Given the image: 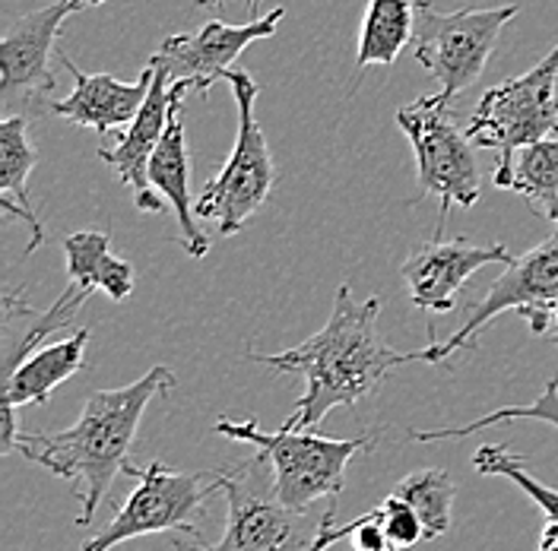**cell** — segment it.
I'll list each match as a JSON object with an SVG mask.
<instances>
[{
    "label": "cell",
    "instance_id": "277c9868",
    "mask_svg": "<svg viewBox=\"0 0 558 551\" xmlns=\"http://www.w3.org/2000/svg\"><path fill=\"white\" fill-rule=\"evenodd\" d=\"M216 431L235 444H251L267 456L279 498L292 511H312V504L320 498L343 491L349 463L378 444V434L372 431L362 438H324L286 425H279V431H264L254 418H219Z\"/></svg>",
    "mask_w": 558,
    "mask_h": 551
},
{
    "label": "cell",
    "instance_id": "f546056e",
    "mask_svg": "<svg viewBox=\"0 0 558 551\" xmlns=\"http://www.w3.org/2000/svg\"><path fill=\"white\" fill-rule=\"evenodd\" d=\"M553 323H556V327H558V305H556V308H553ZM556 343H558V340H556Z\"/></svg>",
    "mask_w": 558,
    "mask_h": 551
},
{
    "label": "cell",
    "instance_id": "8fae6325",
    "mask_svg": "<svg viewBox=\"0 0 558 551\" xmlns=\"http://www.w3.org/2000/svg\"><path fill=\"white\" fill-rule=\"evenodd\" d=\"M105 0H58L51 7L20 16L0 38V96L7 105H20V114L33 118L51 108L54 73L48 68L54 38L64 20L99 7Z\"/></svg>",
    "mask_w": 558,
    "mask_h": 551
},
{
    "label": "cell",
    "instance_id": "5bb4252c",
    "mask_svg": "<svg viewBox=\"0 0 558 551\" xmlns=\"http://www.w3.org/2000/svg\"><path fill=\"white\" fill-rule=\"evenodd\" d=\"M505 244H473L470 238L453 242H425L416 247L407 264L403 279L410 285V298L418 310L448 314L457 305V292L473 273L488 264H511Z\"/></svg>",
    "mask_w": 558,
    "mask_h": 551
},
{
    "label": "cell",
    "instance_id": "ffe728a7",
    "mask_svg": "<svg viewBox=\"0 0 558 551\" xmlns=\"http://www.w3.org/2000/svg\"><path fill=\"white\" fill-rule=\"evenodd\" d=\"M64 257H68V279L93 289L111 302H124L134 292V267L111 254V244L105 232H76L64 238Z\"/></svg>",
    "mask_w": 558,
    "mask_h": 551
},
{
    "label": "cell",
    "instance_id": "44dd1931",
    "mask_svg": "<svg viewBox=\"0 0 558 551\" xmlns=\"http://www.w3.org/2000/svg\"><path fill=\"white\" fill-rule=\"evenodd\" d=\"M416 23V3L410 0H368L362 33H359V54L355 70L372 68V64H397L400 51L413 38Z\"/></svg>",
    "mask_w": 558,
    "mask_h": 551
},
{
    "label": "cell",
    "instance_id": "e0dca14e",
    "mask_svg": "<svg viewBox=\"0 0 558 551\" xmlns=\"http://www.w3.org/2000/svg\"><path fill=\"white\" fill-rule=\"evenodd\" d=\"M38 152L29 137V118L13 114L0 124V207L7 219H23L29 225L33 242L26 244V254H35L45 242L41 219L29 204V174H33Z\"/></svg>",
    "mask_w": 558,
    "mask_h": 551
},
{
    "label": "cell",
    "instance_id": "4fadbf2b",
    "mask_svg": "<svg viewBox=\"0 0 558 551\" xmlns=\"http://www.w3.org/2000/svg\"><path fill=\"white\" fill-rule=\"evenodd\" d=\"M156 70V79L149 86V96L140 108V114L131 121V127L124 131V137L114 149H99V159L118 172L124 187H131L134 207L140 212L156 216V212H166V197H159V191L149 181V162H153V152L162 143V134L169 127L172 108L184 102V96L194 89H191V83H172L166 70Z\"/></svg>",
    "mask_w": 558,
    "mask_h": 551
},
{
    "label": "cell",
    "instance_id": "603a6c76",
    "mask_svg": "<svg viewBox=\"0 0 558 551\" xmlns=\"http://www.w3.org/2000/svg\"><path fill=\"white\" fill-rule=\"evenodd\" d=\"M518 418H530V421H546L558 428V375L546 390L533 400V403H523V406H505V409H495V413L480 415L476 421L470 425H448V428H413L410 438L418 444H432V441H460V438H470L476 431H483L488 425H498V421H518Z\"/></svg>",
    "mask_w": 558,
    "mask_h": 551
},
{
    "label": "cell",
    "instance_id": "3957f363",
    "mask_svg": "<svg viewBox=\"0 0 558 551\" xmlns=\"http://www.w3.org/2000/svg\"><path fill=\"white\" fill-rule=\"evenodd\" d=\"M216 479L229 504L222 539L207 546L201 539L172 536L174 551H312L327 511L314 519L308 511L282 504L264 453L216 469Z\"/></svg>",
    "mask_w": 558,
    "mask_h": 551
},
{
    "label": "cell",
    "instance_id": "52a82bcc",
    "mask_svg": "<svg viewBox=\"0 0 558 551\" xmlns=\"http://www.w3.org/2000/svg\"><path fill=\"white\" fill-rule=\"evenodd\" d=\"M226 83H229L235 108H239V137H235V149L226 159L222 172L207 181L197 197V216L216 222L219 238L239 235L244 222L264 207V200L270 197V191L277 184V166H274L267 137L254 114L260 86L244 70H229Z\"/></svg>",
    "mask_w": 558,
    "mask_h": 551
},
{
    "label": "cell",
    "instance_id": "9c48e42d",
    "mask_svg": "<svg viewBox=\"0 0 558 551\" xmlns=\"http://www.w3.org/2000/svg\"><path fill=\"white\" fill-rule=\"evenodd\" d=\"M558 305V232L543 242L539 247L526 250L523 257H514L511 264H505V273L498 276L488 292L470 308L463 327L453 333L451 340L425 348V365H445L457 352L476 348L473 336L486 327L488 320H495L498 314H521L530 323V330L536 336L549 333L553 327V308Z\"/></svg>",
    "mask_w": 558,
    "mask_h": 551
},
{
    "label": "cell",
    "instance_id": "cb8c5ba5",
    "mask_svg": "<svg viewBox=\"0 0 558 551\" xmlns=\"http://www.w3.org/2000/svg\"><path fill=\"white\" fill-rule=\"evenodd\" d=\"M473 469L480 476H501V479L514 482L533 504H539V511L549 517V523L558 526V488L533 479L514 450H508L505 444H483L473 453Z\"/></svg>",
    "mask_w": 558,
    "mask_h": 551
},
{
    "label": "cell",
    "instance_id": "d4e9b609",
    "mask_svg": "<svg viewBox=\"0 0 558 551\" xmlns=\"http://www.w3.org/2000/svg\"><path fill=\"white\" fill-rule=\"evenodd\" d=\"M378 511V519H381L384 532H387V539L393 542V549H413L418 546L422 539H425V526H422V519L418 514L400 498V494H387L381 504L375 507Z\"/></svg>",
    "mask_w": 558,
    "mask_h": 551
},
{
    "label": "cell",
    "instance_id": "9a60e30c",
    "mask_svg": "<svg viewBox=\"0 0 558 551\" xmlns=\"http://www.w3.org/2000/svg\"><path fill=\"white\" fill-rule=\"evenodd\" d=\"M58 61L73 76V93L61 102H51V114L64 118L70 124L89 127L99 137H108L114 127H131V121L140 114V108L149 96V86L156 79L153 64L140 73L134 83H121L108 73H86L70 61L68 51H58Z\"/></svg>",
    "mask_w": 558,
    "mask_h": 551
},
{
    "label": "cell",
    "instance_id": "d6986e66",
    "mask_svg": "<svg viewBox=\"0 0 558 551\" xmlns=\"http://www.w3.org/2000/svg\"><path fill=\"white\" fill-rule=\"evenodd\" d=\"M495 187L521 194L558 232V137L536 139L521 146L508 162H498Z\"/></svg>",
    "mask_w": 558,
    "mask_h": 551
},
{
    "label": "cell",
    "instance_id": "5b68a950",
    "mask_svg": "<svg viewBox=\"0 0 558 551\" xmlns=\"http://www.w3.org/2000/svg\"><path fill=\"white\" fill-rule=\"evenodd\" d=\"M124 476L137 479V488L118 507V514L105 523L99 536H93L83 551H111L140 536H184L201 539L197 514L209 504L213 494H222L216 469L204 473H178L166 463L153 460L149 466H124Z\"/></svg>",
    "mask_w": 558,
    "mask_h": 551
},
{
    "label": "cell",
    "instance_id": "7a4b0ae2",
    "mask_svg": "<svg viewBox=\"0 0 558 551\" xmlns=\"http://www.w3.org/2000/svg\"><path fill=\"white\" fill-rule=\"evenodd\" d=\"M174 387L178 378L172 368L153 365L143 378L128 387L93 393L68 431H20L13 450H20L29 463L48 469L58 479L83 482V511L76 523L89 526L96 511L102 507L105 494L111 491L114 476H121L131 463L128 456L137 441L146 406L156 396H169Z\"/></svg>",
    "mask_w": 558,
    "mask_h": 551
},
{
    "label": "cell",
    "instance_id": "ac0fdd59",
    "mask_svg": "<svg viewBox=\"0 0 558 551\" xmlns=\"http://www.w3.org/2000/svg\"><path fill=\"white\" fill-rule=\"evenodd\" d=\"M89 330H76L70 340L35 348L26 362L3 380V409L45 403L64 380H70L86 362Z\"/></svg>",
    "mask_w": 558,
    "mask_h": 551
},
{
    "label": "cell",
    "instance_id": "4316f807",
    "mask_svg": "<svg viewBox=\"0 0 558 551\" xmlns=\"http://www.w3.org/2000/svg\"><path fill=\"white\" fill-rule=\"evenodd\" d=\"M333 517H337V504H330V511L324 514V526H320V532H317V542L312 546V551L333 549V542L349 539L352 529H355V523H359V519H352V523H333Z\"/></svg>",
    "mask_w": 558,
    "mask_h": 551
},
{
    "label": "cell",
    "instance_id": "8992f818",
    "mask_svg": "<svg viewBox=\"0 0 558 551\" xmlns=\"http://www.w3.org/2000/svg\"><path fill=\"white\" fill-rule=\"evenodd\" d=\"M518 3L501 7H463L438 13L432 0H416V61L441 86L435 96L451 105L463 96L486 70L488 58L501 38V29L518 16Z\"/></svg>",
    "mask_w": 558,
    "mask_h": 551
},
{
    "label": "cell",
    "instance_id": "7c38bea8",
    "mask_svg": "<svg viewBox=\"0 0 558 551\" xmlns=\"http://www.w3.org/2000/svg\"><path fill=\"white\" fill-rule=\"evenodd\" d=\"M286 10L277 7L260 20H251L244 26H229L222 20H209L197 33L169 35L149 64L169 73L172 83H191L194 93H207L216 79H226L232 64L251 48L254 41L274 38L277 26L282 23Z\"/></svg>",
    "mask_w": 558,
    "mask_h": 551
},
{
    "label": "cell",
    "instance_id": "ba28073f",
    "mask_svg": "<svg viewBox=\"0 0 558 551\" xmlns=\"http://www.w3.org/2000/svg\"><path fill=\"white\" fill-rule=\"evenodd\" d=\"M397 124L413 143L416 152L418 191L425 197H438V235L457 207H473L483 194L480 166L473 152V139L460 131L448 114V102L438 96H422L416 102L397 108Z\"/></svg>",
    "mask_w": 558,
    "mask_h": 551
},
{
    "label": "cell",
    "instance_id": "83f0119b",
    "mask_svg": "<svg viewBox=\"0 0 558 551\" xmlns=\"http://www.w3.org/2000/svg\"><path fill=\"white\" fill-rule=\"evenodd\" d=\"M536 551H558V526L556 523H549L543 532H539V546Z\"/></svg>",
    "mask_w": 558,
    "mask_h": 551
},
{
    "label": "cell",
    "instance_id": "2e32d148",
    "mask_svg": "<svg viewBox=\"0 0 558 551\" xmlns=\"http://www.w3.org/2000/svg\"><path fill=\"white\" fill-rule=\"evenodd\" d=\"M181 105L172 108L169 127L162 134V143L153 152L149 162V181L159 191V197H166V204L172 207L174 222H178V238L181 247L191 257H207L209 235L201 229V216H197V200H191V159H187V143H184V114Z\"/></svg>",
    "mask_w": 558,
    "mask_h": 551
},
{
    "label": "cell",
    "instance_id": "f1b7e54d",
    "mask_svg": "<svg viewBox=\"0 0 558 551\" xmlns=\"http://www.w3.org/2000/svg\"><path fill=\"white\" fill-rule=\"evenodd\" d=\"M219 3H222V0H197V7H204V10H213V7H219ZM257 3H260V0H247L251 10H254Z\"/></svg>",
    "mask_w": 558,
    "mask_h": 551
},
{
    "label": "cell",
    "instance_id": "30bf717a",
    "mask_svg": "<svg viewBox=\"0 0 558 551\" xmlns=\"http://www.w3.org/2000/svg\"><path fill=\"white\" fill-rule=\"evenodd\" d=\"M558 45L533 68L492 86L476 102L466 134L476 146L495 149L508 162L521 146L558 137Z\"/></svg>",
    "mask_w": 558,
    "mask_h": 551
},
{
    "label": "cell",
    "instance_id": "6da1fadb",
    "mask_svg": "<svg viewBox=\"0 0 558 551\" xmlns=\"http://www.w3.org/2000/svg\"><path fill=\"white\" fill-rule=\"evenodd\" d=\"M378 317H381V298L355 302L343 282L337 289L327 323L305 343L274 355L254 348L247 352V358L257 365H267L282 375H299L305 380V393L299 396L292 415L282 421L286 428L314 431L324 421V415L340 406H355L359 400L372 396L390 371L410 362H425V348L416 352L390 348L378 330Z\"/></svg>",
    "mask_w": 558,
    "mask_h": 551
},
{
    "label": "cell",
    "instance_id": "484cf974",
    "mask_svg": "<svg viewBox=\"0 0 558 551\" xmlns=\"http://www.w3.org/2000/svg\"><path fill=\"white\" fill-rule=\"evenodd\" d=\"M352 551H397L393 542L387 539L378 511H368L365 517H359L355 529H352Z\"/></svg>",
    "mask_w": 558,
    "mask_h": 551
},
{
    "label": "cell",
    "instance_id": "7402d4cb",
    "mask_svg": "<svg viewBox=\"0 0 558 551\" xmlns=\"http://www.w3.org/2000/svg\"><path fill=\"white\" fill-rule=\"evenodd\" d=\"M393 494H400L422 519L425 539H441L451 529L453 498H457V482L448 469H418L407 479L393 485Z\"/></svg>",
    "mask_w": 558,
    "mask_h": 551
}]
</instances>
